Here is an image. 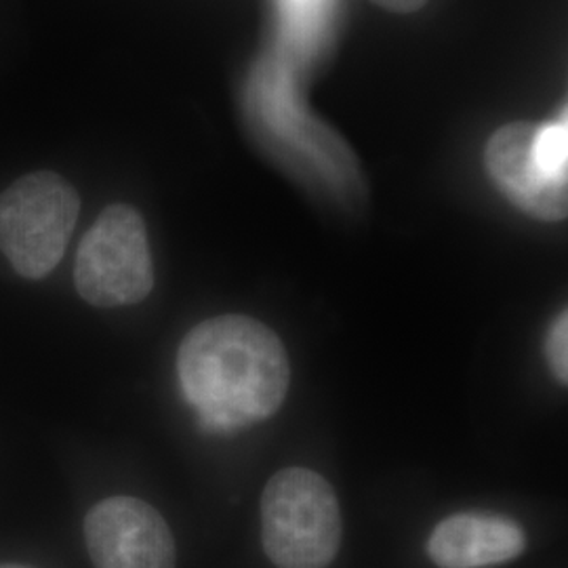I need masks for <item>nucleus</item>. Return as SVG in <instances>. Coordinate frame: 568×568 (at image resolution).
Listing matches in <instances>:
<instances>
[{"label": "nucleus", "mask_w": 568, "mask_h": 568, "mask_svg": "<svg viewBox=\"0 0 568 568\" xmlns=\"http://www.w3.org/2000/svg\"><path fill=\"white\" fill-rule=\"evenodd\" d=\"M183 396L206 432L260 424L283 406L291 368L283 342L264 323L227 314L194 326L178 354Z\"/></svg>", "instance_id": "nucleus-1"}, {"label": "nucleus", "mask_w": 568, "mask_h": 568, "mask_svg": "<svg viewBox=\"0 0 568 568\" xmlns=\"http://www.w3.org/2000/svg\"><path fill=\"white\" fill-rule=\"evenodd\" d=\"M342 508L325 478L288 467L274 474L262 495V541L278 568H326L342 548Z\"/></svg>", "instance_id": "nucleus-2"}, {"label": "nucleus", "mask_w": 568, "mask_h": 568, "mask_svg": "<svg viewBox=\"0 0 568 568\" xmlns=\"http://www.w3.org/2000/svg\"><path fill=\"white\" fill-rule=\"evenodd\" d=\"M485 166L493 185L523 213L539 222L567 217V121L504 124L487 142Z\"/></svg>", "instance_id": "nucleus-3"}, {"label": "nucleus", "mask_w": 568, "mask_h": 568, "mask_svg": "<svg viewBox=\"0 0 568 568\" xmlns=\"http://www.w3.org/2000/svg\"><path fill=\"white\" fill-rule=\"evenodd\" d=\"M79 213L77 190L58 173L21 178L0 194V253L20 276L41 281L60 264Z\"/></svg>", "instance_id": "nucleus-4"}, {"label": "nucleus", "mask_w": 568, "mask_h": 568, "mask_svg": "<svg viewBox=\"0 0 568 568\" xmlns=\"http://www.w3.org/2000/svg\"><path fill=\"white\" fill-rule=\"evenodd\" d=\"M74 283L84 302L121 307L143 302L154 288V262L142 215L129 204H110L84 234Z\"/></svg>", "instance_id": "nucleus-5"}, {"label": "nucleus", "mask_w": 568, "mask_h": 568, "mask_svg": "<svg viewBox=\"0 0 568 568\" xmlns=\"http://www.w3.org/2000/svg\"><path fill=\"white\" fill-rule=\"evenodd\" d=\"M95 568H175V541L163 516L135 497H110L84 518Z\"/></svg>", "instance_id": "nucleus-6"}, {"label": "nucleus", "mask_w": 568, "mask_h": 568, "mask_svg": "<svg viewBox=\"0 0 568 568\" xmlns=\"http://www.w3.org/2000/svg\"><path fill=\"white\" fill-rule=\"evenodd\" d=\"M527 549V532L504 516L464 511L448 516L432 530L427 554L440 568L506 565Z\"/></svg>", "instance_id": "nucleus-7"}, {"label": "nucleus", "mask_w": 568, "mask_h": 568, "mask_svg": "<svg viewBox=\"0 0 568 568\" xmlns=\"http://www.w3.org/2000/svg\"><path fill=\"white\" fill-rule=\"evenodd\" d=\"M548 363L560 384L568 382V314L567 310L554 321L549 326L548 342Z\"/></svg>", "instance_id": "nucleus-8"}, {"label": "nucleus", "mask_w": 568, "mask_h": 568, "mask_svg": "<svg viewBox=\"0 0 568 568\" xmlns=\"http://www.w3.org/2000/svg\"><path fill=\"white\" fill-rule=\"evenodd\" d=\"M392 13H415L426 7L427 0H371Z\"/></svg>", "instance_id": "nucleus-9"}, {"label": "nucleus", "mask_w": 568, "mask_h": 568, "mask_svg": "<svg viewBox=\"0 0 568 568\" xmlns=\"http://www.w3.org/2000/svg\"><path fill=\"white\" fill-rule=\"evenodd\" d=\"M0 568H30V567H21V565H0Z\"/></svg>", "instance_id": "nucleus-10"}]
</instances>
